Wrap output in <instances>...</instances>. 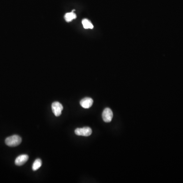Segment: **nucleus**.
I'll return each mask as SVG.
<instances>
[{
  "label": "nucleus",
  "mask_w": 183,
  "mask_h": 183,
  "mask_svg": "<svg viewBox=\"0 0 183 183\" xmlns=\"http://www.w3.org/2000/svg\"><path fill=\"white\" fill-rule=\"evenodd\" d=\"M92 130L90 127H85L82 128H77L75 130V133L78 136H89L91 135Z\"/></svg>",
  "instance_id": "f03ea898"
},
{
  "label": "nucleus",
  "mask_w": 183,
  "mask_h": 183,
  "mask_svg": "<svg viewBox=\"0 0 183 183\" xmlns=\"http://www.w3.org/2000/svg\"><path fill=\"white\" fill-rule=\"evenodd\" d=\"M22 138L17 135H14L7 137L5 140V143L8 146L11 147L18 146L22 142Z\"/></svg>",
  "instance_id": "f257e3e1"
},
{
  "label": "nucleus",
  "mask_w": 183,
  "mask_h": 183,
  "mask_svg": "<svg viewBox=\"0 0 183 183\" xmlns=\"http://www.w3.org/2000/svg\"><path fill=\"white\" fill-rule=\"evenodd\" d=\"M29 159V156L27 155H21L18 156L15 160V164L17 166H22L25 164Z\"/></svg>",
  "instance_id": "39448f33"
},
{
  "label": "nucleus",
  "mask_w": 183,
  "mask_h": 183,
  "mask_svg": "<svg viewBox=\"0 0 183 183\" xmlns=\"http://www.w3.org/2000/svg\"><path fill=\"white\" fill-rule=\"evenodd\" d=\"M82 24L83 27L86 29H92L94 27L93 24L90 21L86 18L82 19Z\"/></svg>",
  "instance_id": "6e6552de"
},
{
  "label": "nucleus",
  "mask_w": 183,
  "mask_h": 183,
  "mask_svg": "<svg viewBox=\"0 0 183 183\" xmlns=\"http://www.w3.org/2000/svg\"><path fill=\"white\" fill-rule=\"evenodd\" d=\"M73 11H72L71 12L67 13L65 15V19L67 22H70L72 21L73 19H75L77 18V15L75 14V13L73 12Z\"/></svg>",
  "instance_id": "0eeeda50"
},
{
  "label": "nucleus",
  "mask_w": 183,
  "mask_h": 183,
  "mask_svg": "<svg viewBox=\"0 0 183 183\" xmlns=\"http://www.w3.org/2000/svg\"><path fill=\"white\" fill-rule=\"evenodd\" d=\"M113 118V113L109 108H106L104 109L102 113L103 120L106 123L111 122Z\"/></svg>",
  "instance_id": "20e7f679"
},
{
  "label": "nucleus",
  "mask_w": 183,
  "mask_h": 183,
  "mask_svg": "<svg viewBox=\"0 0 183 183\" xmlns=\"http://www.w3.org/2000/svg\"><path fill=\"white\" fill-rule=\"evenodd\" d=\"M93 104V100L89 97H86L82 99L80 101V104L84 108H89Z\"/></svg>",
  "instance_id": "423d86ee"
},
{
  "label": "nucleus",
  "mask_w": 183,
  "mask_h": 183,
  "mask_svg": "<svg viewBox=\"0 0 183 183\" xmlns=\"http://www.w3.org/2000/svg\"><path fill=\"white\" fill-rule=\"evenodd\" d=\"M42 166V161L40 159H37L33 163L32 166V170L33 171H37Z\"/></svg>",
  "instance_id": "1a4fd4ad"
},
{
  "label": "nucleus",
  "mask_w": 183,
  "mask_h": 183,
  "mask_svg": "<svg viewBox=\"0 0 183 183\" xmlns=\"http://www.w3.org/2000/svg\"><path fill=\"white\" fill-rule=\"evenodd\" d=\"M52 112L56 116H60L63 111V105L59 102H54L52 104Z\"/></svg>",
  "instance_id": "7ed1b4c3"
}]
</instances>
